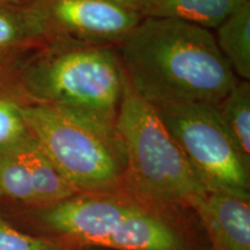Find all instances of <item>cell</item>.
<instances>
[{"label": "cell", "mask_w": 250, "mask_h": 250, "mask_svg": "<svg viewBox=\"0 0 250 250\" xmlns=\"http://www.w3.org/2000/svg\"><path fill=\"white\" fill-rule=\"evenodd\" d=\"M250 0H159L146 17L173 18L217 29L233 12Z\"/></svg>", "instance_id": "obj_11"}, {"label": "cell", "mask_w": 250, "mask_h": 250, "mask_svg": "<svg viewBox=\"0 0 250 250\" xmlns=\"http://www.w3.org/2000/svg\"><path fill=\"white\" fill-rule=\"evenodd\" d=\"M221 55L242 80H250V1L240 6L217 28Z\"/></svg>", "instance_id": "obj_12"}, {"label": "cell", "mask_w": 250, "mask_h": 250, "mask_svg": "<svg viewBox=\"0 0 250 250\" xmlns=\"http://www.w3.org/2000/svg\"><path fill=\"white\" fill-rule=\"evenodd\" d=\"M208 250H250V199L208 191L193 205Z\"/></svg>", "instance_id": "obj_8"}, {"label": "cell", "mask_w": 250, "mask_h": 250, "mask_svg": "<svg viewBox=\"0 0 250 250\" xmlns=\"http://www.w3.org/2000/svg\"><path fill=\"white\" fill-rule=\"evenodd\" d=\"M154 107L210 191L250 199V166L228 134L214 104L180 103Z\"/></svg>", "instance_id": "obj_6"}, {"label": "cell", "mask_w": 250, "mask_h": 250, "mask_svg": "<svg viewBox=\"0 0 250 250\" xmlns=\"http://www.w3.org/2000/svg\"><path fill=\"white\" fill-rule=\"evenodd\" d=\"M11 148L29 174L36 198L35 208L56 204L79 193L62 176L30 133L11 145Z\"/></svg>", "instance_id": "obj_9"}, {"label": "cell", "mask_w": 250, "mask_h": 250, "mask_svg": "<svg viewBox=\"0 0 250 250\" xmlns=\"http://www.w3.org/2000/svg\"><path fill=\"white\" fill-rule=\"evenodd\" d=\"M124 7L132 9L134 12H138L142 17H146V14L151 11L159 0H114Z\"/></svg>", "instance_id": "obj_17"}, {"label": "cell", "mask_w": 250, "mask_h": 250, "mask_svg": "<svg viewBox=\"0 0 250 250\" xmlns=\"http://www.w3.org/2000/svg\"><path fill=\"white\" fill-rule=\"evenodd\" d=\"M115 131L124 155L123 192L162 210L191 208L210 190L187 160L158 110L125 77Z\"/></svg>", "instance_id": "obj_4"}, {"label": "cell", "mask_w": 250, "mask_h": 250, "mask_svg": "<svg viewBox=\"0 0 250 250\" xmlns=\"http://www.w3.org/2000/svg\"><path fill=\"white\" fill-rule=\"evenodd\" d=\"M219 117L241 153L246 164L250 166V83L237 81L229 93L214 104Z\"/></svg>", "instance_id": "obj_13"}, {"label": "cell", "mask_w": 250, "mask_h": 250, "mask_svg": "<svg viewBox=\"0 0 250 250\" xmlns=\"http://www.w3.org/2000/svg\"><path fill=\"white\" fill-rule=\"evenodd\" d=\"M0 250H72L42 235L24 233L0 215Z\"/></svg>", "instance_id": "obj_16"}, {"label": "cell", "mask_w": 250, "mask_h": 250, "mask_svg": "<svg viewBox=\"0 0 250 250\" xmlns=\"http://www.w3.org/2000/svg\"><path fill=\"white\" fill-rule=\"evenodd\" d=\"M51 40L107 45L121 43L143 17L114 0H33Z\"/></svg>", "instance_id": "obj_7"}, {"label": "cell", "mask_w": 250, "mask_h": 250, "mask_svg": "<svg viewBox=\"0 0 250 250\" xmlns=\"http://www.w3.org/2000/svg\"><path fill=\"white\" fill-rule=\"evenodd\" d=\"M29 103L19 88L14 67L0 66V148L8 147L29 134L22 107Z\"/></svg>", "instance_id": "obj_14"}, {"label": "cell", "mask_w": 250, "mask_h": 250, "mask_svg": "<svg viewBox=\"0 0 250 250\" xmlns=\"http://www.w3.org/2000/svg\"><path fill=\"white\" fill-rule=\"evenodd\" d=\"M85 250H107V249H100V248H86Z\"/></svg>", "instance_id": "obj_19"}, {"label": "cell", "mask_w": 250, "mask_h": 250, "mask_svg": "<svg viewBox=\"0 0 250 250\" xmlns=\"http://www.w3.org/2000/svg\"><path fill=\"white\" fill-rule=\"evenodd\" d=\"M29 212L41 235L72 250H197L176 211L144 204L124 192L78 193Z\"/></svg>", "instance_id": "obj_2"}, {"label": "cell", "mask_w": 250, "mask_h": 250, "mask_svg": "<svg viewBox=\"0 0 250 250\" xmlns=\"http://www.w3.org/2000/svg\"><path fill=\"white\" fill-rule=\"evenodd\" d=\"M118 56L130 85L153 105L215 104L239 81L213 34L179 19L144 17Z\"/></svg>", "instance_id": "obj_1"}, {"label": "cell", "mask_w": 250, "mask_h": 250, "mask_svg": "<svg viewBox=\"0 0 250 250\" xmlns=\"http://www.w3.org/2000/svg\"><path fill=\"white\" fill-rule=\"evenodd\" d=\"M35 208L36 198L29 174L11 146L0 148V199Z\"/></svg>", "instance_id": "obj_15"}, {"label": "cell", "mask_w": 250, "mask_h": 250, "mask_svg": "<svg viewBox=\"0 0 250 250\" xmlns=\"http://www.w3.org/2000/svg\"><path fill=\"white\" fill-rule=\"evenodd\" d=\"M31 1L0 4V66H13L17 55L46 42L44 27Z\"/></svg>", "instance_id": "obj_10"}, {"label": "cell", "mask_w": 250, "mask_h": 250, "mask_svg": "<svg viewBox=\"0 0 250 250\" xmlns=\"http://www.w3.org/2000/svg\"><path fill=\"white\" fill-rule=\"evenodd\" d=\"M29 103L51 105L116 132L125 73L110 46L51 40L14 67Z\"/></svg>", "instance_id": "obj_3"}, {"label": "cell", "mask_w": 250, "mask_h": 250, "mask_svg": "<svg viewBox=\"0 0 250 250\" xmlns=\"http://www.w3.org/2000/svg\"><path fill=\"white\" fill-rule=\"evenodd\" d=\"M31 0H0V4H27Z\"/></svg>", "instance_id": "obj_18"}, {"label": "cell", "mask_w": 250, "mask_h": 250, "mask_svg": "<svg viewBox=\"0 0 250 250\" xmlns=\"http://www.w3.org/2000/svg\"><path fill=\"white\" fill-rule=\"evenodd\" d=\"M28 131L79 193L123 192L124 155L116 132L39 103H26Z\"/></svg>", "instance_id": "obj_5"}]
</instances>
